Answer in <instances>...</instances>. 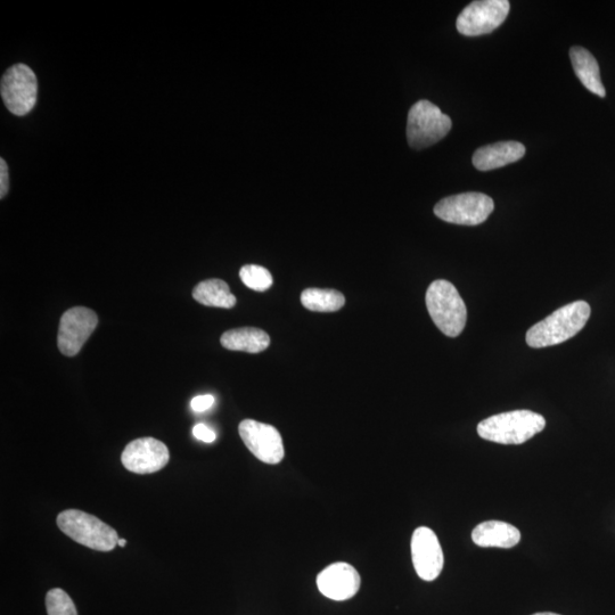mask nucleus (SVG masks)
<instances>
[{"label": "nucleus", "instance_id": "8", "mask_svg": "<svg viewBox=\"0 0 615 615\" xmlns=\"http://www.w3.org/2000/svg\"><path fill=\"white\" fill-rule=\"evenodd\" d=\"M510 10L511 4L507 0L473 2L458 15L457 30L467 37L488 35L502 26Z\"/></svg>", "mask_w": 615, "mask_h": 615}, {"label": "nucleus", "instance_id": "21", "mask_svg": "<svg viewBox=\"0 0 615 615\" xmlns=\"http://www.w3.org/2000/svg\"><path fill=\"white\" fill-rule=\"evenodd\" d=\"M48 615H78L71 597L60 588L49 590L46 595Z\"/></svg>", "mask_w": 615, "mask_h": 615}, {"label": "nucleus", "instance_id": "26", "mask_svg": "<svg viewBox=\"0 0 615 615\" xmlns=\"http://www.w3.org/2000/svg\"><path fill=\"white\" fill-rule=\"evenodd\" d=\"M533 615H560V614H556V613H551V612H543V613H536Z\"/></svg>", "mask_w": 615, "mask_h": 615}, {"label": "nucleus", "instance_id": "12", "mask_svg": "<svg viewBox=\"0 0 615 615\" xmlns=\"http://www.w3.org/2000/svg\"><path fill=\"white\" fill-rule=\"evenodd\" d=\"M412 559L416 573L424 581L436 580L444 569L440 541L430 528H417L412 537Z\"/></svg>", "mask_w": 615, "mask_h": 615}, {"label": "nucleus", "instance_id": "6", "mask_svg": "<svg viewBox=\"0 0 615 615\" xmlns=\"http://www.w3.org/2000/svg\"><path fill=\"white\" fill-rule=\"evenodd\" d=\"M494 209L495 203L490 196L471 192L442 199L434 207V213L446 223L478 226L485 223Z\"/></svg>", "mask_w": 615, "mask_h": 615}, {"label": "nucleus", "instance_id": "10", "mask_svg": "<svg viewBox=\"0 0 615 615\" xmlns=\"http://www.w3.org/2000/svg\"><path fill=\"white\" fill-rule=\"evenodd\" d=\"M246 447L259 461L270 465L283 461L285 450L281 433L273 425L244 420L239 426Z\"/></svg>", "mask_w": 615, "mask_h": 615}, {"label": "nucleus", "instance_id": "22", "mask_svg": "<svg viewBox=\"0 0 615 615\" xmlns=\"http://www.w3.org/2000/svg\"><path fill=\"white\" fill-rule=\"evenodd\" d=\"M193 434L196 439L205 442V444H212V442L217 439L216 432L211 430L209 426L205 424L195 425Z\"/></svg>", "mask_w": 615, "mask_h": 615}, {"label": "nucleus", "instance_id": "23", "mask_svg": "<svg viewBox=\"0 0 615 615\" xmlns=\"http://www.w3.org/2000/svg\"><path fill=\"white\" fill-rule=\"evenodd\" d=\"M215 397L211 395L198 396L191 401V407L196 413H203L215 405Z\"/></svg>", "mask_w": 615, "mask_h": 615}, {"label": "nucleus", "instance_id": "1", "mask_svg": "<svg viewBox=\"0 0 615 615\" xmlns=\"http://www.w3.org/2000/svg\"><path fill=\"white\" fill-rule=\"evenodd\" d=\"M590 307L586 301L569 303L554 311L527 332V343L531 348L557 346L576 336L584 328L590 317Z\"/></svg>", "mask_w": 615, "mask_h": 615}, {"label": "nucleus", "instance_id": "9", "mask_svg": "<svg viewBox=\"0 0 615 615\" xmlns=\"http://www.w3.org/2000/svg\"><path fill=\"white\" fill-rule=\"evenodd\" d=\"M97 325L98 317L92 309L73 307L65 311L57 335V347L64 356L78 355Z\"/></svg>", "mask_w": 615, "mask_h": 615}, {"label": "nucleus", "instance_id": "15", "mask_svg": "<svg viewBox=\"0 0 615 615\" xmlns=\"http://www.w3.org/2000/svg\"><path fill=\"white\" fill-rule=\"evenodd\" d=\"M472 540L479 547L513 548L521 541V532L510 523L487 521L472 532Z\"/></svg>", "mask_w": 615, "mask_h": 615}, {"label": "nucleus", "instance_id": "11", "mask_svg": "<svg viewBox=\"0 0 615 615\" xmlns=\"http://www.w3.org/2000/svg\"><path fill=\"white\" fill-rule=\"evenodd\" d=\"M169 459L168 447L154 438L131 441L121 455L123 466L136 474L158 472L169 463Z\"/></svg>", "mask_w": 615, "mask_h": 615}, {"label": "nucleus", "instance_id": "2", "mask_svg": "<svg viewBox=\"0 0 615 615\" xmlns=\"http://www.w3.org/2000/svg\"><path fill=\"white\" fill-rule=\"evenodd\" d=\"M545 428L544 416L523 409L486 418L478 425V434L496 444L522 445Z\"/></svg>", "mask_w": 615, "mask_h": 615}, {"label": "nucleus", "instance_id": "16", "mask_svg": "<svg viewBox=\"0 0 615 615\" xmlns=\"http://www.w3.org/2000/svg\"><path fill=\"white\" fill-rule=\"evenodd\" d=\"M570 59L574 72L589 92L605 97L606 90L601 79L600 65H598L594 55L584 47H572L570 49Z\"/></svg>", "mask_w": 615, "mask_h": 615}, {"label": "nucleus", "instance_id": "19", "mask_svg": "<svg viewBox=\"0 0 615 615\" xmlns=\"http://www.w3.org/2000/svg\"><path fill=\"white\" fill-rule=\"evenodd\" d=\"M301 303L315 313H334L346 305V298L336 290L307 289L301 294Z\"/></svg>", "mask_w": 615, "mask_h": 615}, {"label": "nucleus", "instance_id": "4", "mask_svg": "<svg viewBox=\"0 0 615 615\" xmlns=\"http://www.w3.org/2000/svg\"><path fill=\"white\" fill-rule=\"evenodd\" d=\"M57 526L76 543L98 552H111L118 545V532L96 516L67 510L57 516Z\"/></svg>", "mask_w": 615, "mask_h": 615}, {"label": "nucleus", "instance_id": "7", "mask_svg": "<svg viewBox=\"0 0 615 615\" xmlns=\"http://www.w3.org/2000/svg\"><path fill=\"white\" fill-rule=\"evenodd\" d=\"M0 92L8 111L18 117L27 116L37 103L38 81L35 72L26 64L13 65L4 73Z\"/></svg>", "mask_w": 615, "mask_h": 615}, {"label": "nucleus", "instance_id": "25", "mask_svg": "<svg viewBox=\"0 0 615 615\" xmlns=\"http://www.w3.org/2000/svg\"><path fill=\"white\" fill-rule=\"evenodd\" d=\"M126 545H127V540L126 539H119L118 546L125 547Z\"/></svg>", "mask_w": 615, "mask_h": 615}, {"label": "nucleus", "instance_id": "14", "mask_svg": "<svg viewBox=\"0 0 615 615\" xmlns=\"http://www.w3.org/2000/svg\"><path fill=\"white\" fill-rule=\"evenodd\" d=\"M526 151V146L519 142H499L480 147L475 151L472 162L480 171L495 170L520 161Z\"/></svg>", "mask_w": 615, "mask_h": 615}, {"label": "nucleus", "instance_id": "13", "mask_svg": "<svg viewBox=\"0 0 615 615\" xmlns=\"http://www.w3.org/2000/svg\"><path fill=\"white\" fill-rule=\"evenodd\" d=\"M362 585L358 571L344 562L333 563L318 574L317 587L333 601H347L354 597Z\"/></svg>", "mask_w": 615, "mask_h": 615}, {"label": "nucleus", "instance_id": "18", "mask_svg": "<svg viewBox=\"0 0 615 615\" xmlns=\"http://www.w3.org/2000/svg\"><path fill=\"white\" fill-rule=\"evenodd\" d=\"M193 298L205 307L231 309L236 305L235 295L226 282L212 278L194 287Z\"/></svg>", "mask_w": 615, "mask_h": 615}, {"label": "nucleus", "instance_id": "20", "mask_svg": "<svg viewBox=\"0 0 615 615\" xmlns=\"http://www.w3.org/2000/svg\"><path fill=\"white\" fill-rule=\"evenodd\" d=\"M240 277L245 286L257 292H265L273 285V276L269 270L257 265L242 267Z\"/></svg>", "mask_w": 615, "mask_h": 615}, {"label": "nucleus", "instance_id": "3", "mask_svg": "<svg viewBox=\"0 0 615 615\" xmlns=\"http://www.w3.org/2000/svg\"><path fill=\"white\" fill-rule=\"evenodd\" d=\"M426 307L434 324L449 338H457L467 321L465 302L448 281H434L426 292Z\"/></svg>", "mask_w": 615, "mask_h": 615}, {"label": "nucleus", "instance_id": "24", "mask_svg": "<svg viewBox=\"0 0 615 615\" xmlns=\"http://www.w3.org/2000/svg\"><path fill=\"white\" fill-rule=\"evenodd\" d=\"M8 191V168L4 159L0 160V198L4 199Z\"/></svg>", "mask_w": 615, "mask_h": 615}, {"label": "nucleus", "instance_id": "17", "mask_svg": "<svg viewBox=\"0 0 615 615\" xmlns=\"http://www.w3.org/2000/svg\"><path fill=\"white\" fill-rule=\"evenodd\" d=\"M220 343L228 350L259 354L269 347L270 338L260 328L242 327L224 333L221 336Z\"/></svg>", "mask_w": 615, "mask_h": 615}, {"label": "nucleus", "instance_id": "5", "mask_svg": "<svg viewBox=\"0 0 615 615\" xmlns=\"http://www.w3.org/2000/svg\"><path fill=\"white\" fill-rule=\"evenodd\" d=\"M453 122L437 105L422 100L415 103L408 113L407 139L414 150H423L444 139Z\"/></svg>", "mask_w": 615, "mask_h": 615}]
</instances>
